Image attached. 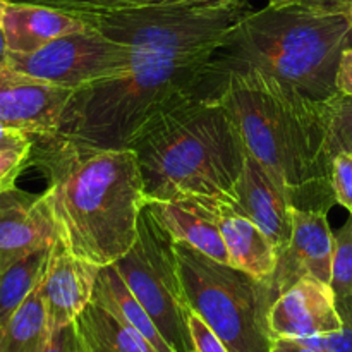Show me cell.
I'll return each instance as SVG.
<instances>
[{"label":"cell","mask_w":352,"mask_h":352,"mask_svg":"<svg viewBox=\"0 0 352 352\" xmlns=\"http://www.w3.org/2000/svg\"><path fill=\"white\" fill-rule=\"evenodd\" d=\"M337 306H339V313L344 320L342 329L339 332L327 333V336L302 339V344L322 352H352V315L342 301H337Z\"/></svg>","instance_id":"83f0119b"},{"label":"cell","mask_w":352,"mask_h":352,"mask_svg":"<svg viewBox=\"0 0 352 352\" xmlns=\"http://www.w3.org/2000/svg\"><path fill=\"white\" fill-rule=\"evenodd\" d=\"M100 267L76 256L60 239L52 246L47 272L40 289L50 330L62 329L78 320L91 302Z\"/></svg>","instance_id":"5bb4252c"},{"label":"cell","mask_w":352,"mask_h":352,"mask_svg":"<svg viewBox=\"0 0 352 352\" xmlns=\"http://www.w3.org/2000/svg\"><path fill=\"white\" fill-rule=\"evenodd\" d=\"M57 241L58 230L45 195L19 188L0 191V270Z\"/></svg>","instance_id":"4fadbf2b"},{"label":"cell","mask_w":352,"mask_h":352,"mask_svg":"<svg viewBox=\"0 0 352 352\" xmlns=\"http://www.w3.org/2000/svg\"><path fill=\"white\" fill-rule=\"evenodd\" d=\"M336 86L337 91L342 95H352V47L342 52L336 76Z\"/></svg>","instance_id":"4dcf8cb0"},{"label":"cell","mask_w":352,"mask_h":352,"mask_svg":"<svg viewBox=\"0 0 352 352\" xmlns=\"http://www.w3.org/2000/svg\"><path fill=\"white\" fill-rule=\"evenodd\" d=\"M352 47L342 10L313 3L248 10L217 52L226 72L254 69L322 103L337 91L340 57Z\"/></svg>","instance_id":"5b68a950"},{"label":"cell","mask_w":352,"mask_h":352,"mask_svg":"<svg viewBox=\"0 0 352 352\" xmlns=\"http://www.w3.org/2000/svg\"><path fill=\"white\" fill-rule=\"evenodd\" d=\"M336 251L330 285L337 299L352 298V217L333 234Z\"/></svg>","instance_id":"d4e9b609"},{"label":"cell","mask_w":352,"mask_h":352,"mask_svg":"<svg viewBox=\"0 0 352 352\" xmlns=\"http://www.w3.org/2000/svg\"><path fill=\"white\" fill-rule=\"evenodd\" d=\"M299 0H268L270 6H287V3H296Z\"/></svg>","instance_id":"d590c367"},{"label":"cell","mask_w":352,"mask_h":352,"mask_svg":"<svg viewBox=\"0 0 352 352\" xmlns=\"http://www.w3.org/2000/svg\"><path fill=\"white\" fill-rule=\"evenodd\" d=\"M189 306L230 352H272L270 285L232 265L212 260L189 244L175 243Z\"/></svg>","instance_id":"8992f818"},{"label":"cell","mask_w":352,"mask_h":352,"mask_svg":"<svg viewBox=\"0 0 352 352\" xmlns=\"http://www.w3.org/2000/svg\"><path fill=\"white\" fill-rule=\"evenodd\" d=\"M3 9H6V0H0V24H2V16H3Z\"/></svg>","instance_id":"74e56055"},{"label":"cell","mask_w":352,"mask_h":352,"mask_svg":"<svg viewBox=\"0 0 352 352\" xmlns=\"http://www.w3.org/2000/svg\"><path fill=\"white\" fill-rule=\"evenodd\" d=\"M220 100L248 153L267 168L292 206L330 212L337 201L322 103L254 69L229 72Z\"/></svg>","instance_id":"7a4b0ae2"},{"label":"cell","mask_w":352,"mask_h":352,"mask_svg":"<svg viewBox=\"0 0 352 352\" xmlns=\"http://www.w3.org/2000/svg\"><path fill=\"white\" fill-rule=\"evenodd\" d=\"M50 333L43 296L38 285L0 327V352H43Z\"/></svg>","instance_id":"44dd1931"},{"label":"cell","mask_w":352,"mask_h":352,"mask_svg":"<svg viewBox=\"0 0 352 352\" xmlns=\"http://www.w3.org/2000/svg\"><path fill=\"white\" fill-rule=\"evenodd\" d=\"M30 165L47 181L58 239L76 256L98 267L129 253L138 222L150 205L136 153L98 148L62 136L36 138Z\"/></svg>","instance_id":"6da1fadb"},{"label":"cell","mask_w":352,"mask_h":352,"mask_svg":"<svg viewBox=\"0 0 352 352\" xmlns=\"http://www.w3.org/2000/svg\"><path fill=\"white\" fill-rule=\"evenodd\" d=\"M150 205L175 243L189 244L212 260L230 265L219 222L205 196H182Z\"/></svg>","instance_id":"e0dca14e"},{"label":"cell","mask_w":352,"mask_h":352,"mask_svg":"<svg viewBox=\"0 0 352 352\" xmlns=\"http://www.w3.org/2000/svg\"><path fill=\"white\" fill-rule=\"evenodd\" d=\"M150 203L182 196L234 201L246 146L219 95H201L162 113L131 140Z\"/></svg>","instance_id":"3957f363"},{"label":"cell","mask_w":352,"mask_h":352,"mask_svg":"<svg viewBox=\"0 0 352 352\" xmlns=\"http://www.w3.org/2000/svg\"><path fill=\"white\" fill-rule=\"evenodd\" d=\"M327 215L325 210L292 206L291 241L278 254L277 268L268 284L274 299L305 277L330 284L336 239Z\"/></svg>","instance_id":"8fae6325"},{"label":"cell","mask_w":352,"mask_h":352,"mask_svg":"<svg viewBox=\"0 0 352 352\" xmlns=\"http://www.w3.org/2000/svg\"><path fill=\"white\" fill-rule=\"evenodd\" d=\"M272 352H322L315 347H309L302 344L301 340L294 339H275Z\"/></svg>","instance_id":"1f68e13d"},{"label":"cell","mask_w":352,"mask_h":352,"mask_svg":"<svg viewBox=\"0 0 352 352\" xmlns=\"http://www.w3.org/2000/svg\"><path fill=\"white\" fill-rule=\"evenodd\" d=\"M299 2H302V3H313V6L336 7V9H339V6H340V2H342V0H299Z\"/></svg>","instance_id":"d6a6232c"},{"label":"cell","mask_w":352,"mask_h":352,"mask_svg":"<svg viewBox=\"0 0 352 352\" xmlns=\"http://www.w3.org/2000/svg\"><path fill=\"white\" fill-rule=\"evenodd\" d=\"M7 57H9V50H7L6 38H3L2 28H0V64L7 62Z\"/></svg>","instance_id":"836d02e7"},{"label":"cell","mask_w":352,"mask_h":352,"mask_svg":"<svg viewBox=\"0 0 352 352\" xmlns=\"http://www.w3.org/2000/svg\"><path fill=\"white\" fill-rule=\"evenodd\" d=\"M50 253L52 246L41 248L0 270V327L41 284Z\"/></svg>","instance_id":"7402d4cb"},{"label":"cell","mask_w":352,"mask_h":352,"mask_svg":"<svg viewBox=\"0 0 352 352\" xmlns=\"http://www.w3.org/2000/svg\"><path fill=\"white\" fill-rule=\"evenodd\" d=\"M330 181L337 205L344 206L352 217V153L349 151H342L333 157Z\"/></svg>","instance_id":"4316f807"},{"label":"cell","mask_w":352,"mask_h":352,"mask_svg":"<svg viewBox=\"0 0 352 352\" xmlns=\"http://www.w3.org/2000/svg\"><path fill=\"white\" fill-rule=\"evenodd\" d=\"M322 119L325 129V157L332 167L336 155L352 153V95L336 93L322 102Z\"/></svg>","instance_id":"cb8c5ba5"},{"label":"cell","mask_w":352,"mask_h":352,"mask_svg":"<svg viewBox=\"0 0 352 352\" xmlns=\"http://www.w3.org/2000/svg\"><path fill=\"white\" fill-rule=\"evenodd\" d=\"M205 199L215 213L230 265L270 284L278 254L267 234L226 199L212 196H205Z\"/></svg>","instance_id":"2e32d148"},{"label":"cell","mask_w":352,"mask_h":352,"mask_svg":"<svg viewBox=\"0 0 352 352\" xmlns=\"http://www.w3.org/2000/svg\"><path fill=\"white\" fill-rule=\"evenodd\" d=\"M248 2L151 7L79 16V19L131 52L177 58L205 57L215 55L222 47L230 30L250 10Z\"/></svg>","instance_id":"52a82bcc"},{"label":"cell","mask_w":352,"mask_h":352,"mask_svg":"<svg viewBox=\"0 0 352 352\" xmlns=\"http://www.w3.org/2000/svg\"><path fill=\"white\" fill-rule=\"evenodd\" d=\"M76 325L88 352H158L133 327L95 302L86 306Z\"/></svg>","instance_id":"ffe728a7"},{"label":"cell","mask_w":352,"mask_h":352,"mask_svg":"<svg viewBox=\"0 0 352 352\" xmlns=\"http://www.w3.org/2000/svg\"><path fill=\"white\" fill-rule=\"evenodd\" d=\"M189 332H191L195 352H230L195 309L189 313Z\"/></svg>","instance_id":"f1b7e54d"},{"label":"cell","mask_w":352,"mask_h":352,"mask_svg":"<svg viewBox=\"0 0 352 352\" xmlns=\"http://www.w3.org/2000/svg\"><path fill=\"white\" fill-rule=\"evenodd\" d=\"M337 301H342L344 305H346L347 308H349V311H351V315H352V298H349V299H337Z\"/></svg>","instance_id":"8d00e7d4"},{"label":"cell","mask_w":352,"mask_h":352,"mask_svg":"<svg viewBox=\"0 0 352 352\" xmlns=\"http://www.w3.org/2000/svg\"><path fill=\"white\" fill-rule=\"evenodd\" d=\"M339 10H342V12L346 14L347 19H349L352 24V0H342L339 6Z\"/></svg>","instance_id":"e575fe53"},{"label":"cell","mask_w":352,"mask_h":352,"mask_svg":"<svg viewBox=\"0 0 352 352\" xmlns=\"http://www.w3.org/2000/svg\"><path fill=\"white\" fill-rule=\"evenodd\" d=\"M227 76L217 54L177 58L133 52L129 72L74 91L57 136L98 148H127L162 113L196 96L222 93Z\"/></svg>","instance_id":"277c9868"},{"label":"cell","mask_w":352,"mask_h":352,"mask_svg":"<svg viewBox=\"0 0 352 352\" xmlns=\"http://www.w3.org/2000/svg\"><path fill=\"white\" fill-rule=\"evenodd\" d=\"M7 64L48 85L78 91L129 72L133 52L86 24L85 30L64 34L36 52L9 54Z\"/></svg>","instance_id":"9c48e42d"},{"label":"cell","mask_w":352,"mask_h":352,"mask_svg":"<svg viewBox=\"0 0 352 352\" xmlns=\"http://www.w3.org/2000/svg\"><path fill=\"white\" fill-rule=\"evenodd\" d=\"M112 265L146 309L168 347L174 352H195L189 332L192 308L182 284L175 241L151 205L141 212L138 237L129 253Z\"/></svg>","instance_id":"ba28073f"},{"label":"cell","mask_w":352,"mask_h":352,"mask_svg":"<svg viewBox=\"0 0 352 352\" xmlns=\"http://www.w3.org/2000/svg\"><path fill=\"white\" fill-rule=\"evenodd\" d=\"M43 352H88V349H86L78 325L74 322L67 327L54 330Z\"/></svg>","instance_id":"f546056e"},{"label":"cell","mask_w":352,"mask_h":352,"mask_svg":"<svg viewBox=\"0 0 352 352\" xmlns=\"http://www.w3.org/2000/svg\"><path fill=\"white\" fill-rule=\"evenodd\" d=\"M0 28L9 54H31L64 34L85 30L86 23L50 7L6 2Z\"/></svg>","instance_id":"ac0fdd59"},{"label":"cell","mask_w":352,"mask_h":352,"mask_svg":"<svg viewBox=\"0 0 352 352\" xmlns=\"http://www.w3.org/2000/svg\"><path fill=\"white\" fill-rule=\"evenodd\" d=\"M12 3H33L50 7L72 16H95V14L124 12V10L151 9L168 6H201V3H229L239 0H6Z\"/></svg>","instance_id":"603a6c76"},{"label":"cell","mask_w":352,"mask_h":352,"mask_svg":"<svg viewBox=\"0 0 352 352\" xmlns=\"http://www.w3.org/2000/svg\"><path fill=\"white\" fill-rule=\"evenodd\" d=\"M268 327L274 340H302L339 332L344 320L332 285L313 277L298 280L274 301Z\"/></svg>","instance_id":"7c38bea8"},{"label":"cell","mask_w":352,"mask_h":352,"mask_svg":"<svg viewBox=\"0 0 352 352\" xmlns=\"http://www.w3.org/2000/svg\"><path fill=\"white\" fill-rule=\"evenodd\" d=\"M229 203L267 234L277 254L287 248L292 236V203L253 155H246L243 174L234 186V201Z\"/></svg>","instance_id":"9a60e30c"},{"label":"cell","mask_w":352,"mask_h":352,"mask_svg":"<svg viewBox=\"0 0 352 352\" xmlns=\"http://www.w3.org/2000/svg\"><path fill=\"white\" fill-rule=\"evenodd\" d=\"M91 302L102 306L103 309L112 313L116 318H119L126 325L133 327L158 352H174L168 347V344L165 342L162 333L158 332L157 325L150 318L146 309L141 306L136 296L131 292L126 282L122 280L120 274L117 272L116 265L100 267Z\"/></svg>","instance_id":"d6986e66"},{"label":"cell","mask_w":352,"mask_h":352,"mask_svg":"<svg viewBox=\"0 0 352 352\" xmlns=\"http://www.w3.org/2000/svg\"><path fill=\"white\" fill-rule=\"evenodd\" d=\"M31 151H33V138L21 143L0 146V191L16 188L19 174L30 165Z\"/></svg>","instance_id":"484cf974"},{"label":"cell","mask_w":352,"mask_h":352,"mask_svg":"<svg viewBox=\"0 0 352 352\" xmlns=\"http://www.w3.org/2000/svg\"><path fill=\"white\" fill-rule=\"evenodd\" d=\"M72 89L58 88L0 64V126L26 133L33 140L54 138Z\"/></svg>","instance_id":"30bf717a"}]
</instances>
